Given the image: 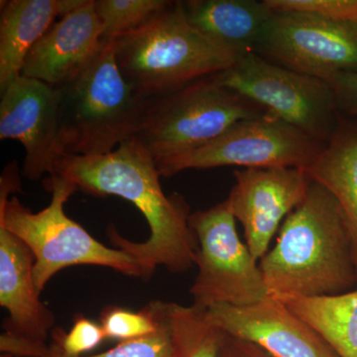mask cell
<instances>
[{
	"mask_svg": "<svg viewBox=\"0 0 357 357\" xmlns=\"http://www.w3.org/2000/svg\"><path fill=\"white\" fill-rule=\"evenodd\" d=\"M53 175L67 178L91 196L121 197L141 211L150 229L144 243L124 238L114 225L107 227V234L110 243L137 261L145 280L158 266L173 273L194 266L198 241L190 225L189 206L183 197L164 192L156 161L137 137L105 155H63Z\"/></svg>",
	"mask_w": 357,
	"mask_h": 357,
	"instance_id": "cell-1",
	"label": "cell"
},
{
	"mask_svg": "<svg viewBox=\"0 0 357 357\" xmlns=\"http://www.w3.org/2000/svg\"><path fill=\"white\" fill-rule=\"evenodd\" d=\"M259 266L272 297H328L357 288L351 234L332 192L311 180Z\"/></svg>",
	"mask_w": 357,
	"mask_h": 357,
	"instance_id": "cell-2",
	"label": "cell"
},
{
	"mask_svg": "<svg viewBox=\"0 0 357 357\" xmlns=\"http://www.w3.org/2000/svg\"><path fill=\"white\" fill-rule=\"evenodd\" d=\"M54 88L63 155L110 153L137 135L148 98L124 79L115 58L114 39L102 38L96 55Z\"/></svg>",
	"mask_w": 357,
	"mask_h": 357,
	"instance_id": "cell-3",
	"label": "cell"
},
{
	"mask_svg": "<svg viewBox=\"0 0 357 357\" xmlns=\"http://www.w3.org/2000/svg\"><path fill=\"white\" fill-rule=\"evenodd\" d=\"M114 51L124 79L146 98L222 73L243 56L191 25L181 1L142 27L116 37Z\"/></svg>",
	"mask_w": 357,
	"mask_h": 357,
	"instance_id": "cell-4",
	"label": "cell"
},
{
	"mask_svg": "<svg viewBox=\"0 0 357 357\" xmlns=\"http://www.w3.org/2000/svg\"><path fill=\"white\" fill-rule=\"evenodd\" d=\"M43 184L52 198L38 213L23 206L17 197H0V227L15 234L34 255L33 271L39 294L58 272L77 265L112 268L126 276L143 278L132 256L121 249L107 248L66 215L65 204L79 191L74 183L52 175Z\"/></svg>",
	"mask_w": 357,
	"mask_h": 357,
	"instance_id": "cell-5",
	"label": "cell"
},
{
	"mask_svg": "<svg viewBox=\"0 0 357 357\" xmlns=\"http://www.w3.org/2000/svg\"><path fill=\"white\" fill-rule=\"evenodd\" d=\"M268 112L215 77H206L148 98L136 137L158 162L208 144L237 122Z\"/></svg>",
	"mask_w": 357,
	"mask_h": 357,
	"instance_id": "cell-6",
	"label": "cell"
},
{
	"mask_svg": "<svg viewBox=\"0 0 357 357\" xmlns=\"http://www.w3.org/2000/svg\"><path fill=\"white\" fill-rule=\"evenodd\" d=\"M213 77L222 86L326 144L340 126L342 116L330 84L257 54H244L232 67Z\"/></svg>",
	"mask_w": 357,
	"mask_h": 357,
	"instance_id": "cell-7",
	"label": "cell"
},
{
	"mask_svg": "<svg viewBox=\"0 0 357 357\" xmlns=\"http://www.w3.org/2000/svg\"><path fill=\"white\" fill-rule=\"evenodd\" d=\"M227 201L191 213L198 241V275L190 289L195 306H246L269 297L259 261L237 234Z\"/></svg>",
	"mask_w": 357,
	"mask_h": 357,
	"instance_id": "cell-8",
	"label": "cell"
},
{
	"mask_svg": "<svg viewBox=\"0 0 357 357\" xmlns=\"http://www.w3.org/2000/svg\"><path fill=\"white\" fill-rule=\"evenodd\" d=\"M326 146L272 112L237 122L208 144L156 162L161 177L223 166L306 169Z\"/></svg>",
	"mask_w": 357,
	"mask_h": 357,
	"instance_id": "cell-9",
	"label": "cell"
},
{
	"mask_svg": "<svg viewBox=\"0 0 357 357\" xmlns=\"http://www.w3.org/2000/svg\"><path fill=\"white\" fill-rule=\"evenodd\" d=\"M255 54L328 82L338 73H357V24L300 11L273 10Z\"/></svg>",
	"mask_w": 357,
	"mask_h": 357,
	"instance_id": "cell-10",
	"label": "cell"
},
{
	"mask_svg": "<svg viewBox=\"0 0 357 357\" xmlns=\"http://www.w3.org/2000/svg\"><path fill=\"white\" fill-rule=\"evenodd\" d=\"M234 178L225 201L243 225L251 255L260 261L282 220L306 197L311 178L304 169L292 167L243 169L236 171Z\"/></svg>",
	"mask_w": 357,
	"mask_h": 357,
	"instance_id": "cell-11",
	"label": "cell"
},
{
	"mask_svg": "<svg viewBox=\"0 0 357 357\" xmlns=\"http://www.w3.org/2000/svg\"><path fill=\"white\" fill-rule=\"evenodd\" d=\"M0 91V139L17 140L24 147L22 175L31 181L53 175L63 156L56 89L20 76Z\"/></svg>",
	"mask_w": 357,
	"mask_h": 357,
	"instance_id": "cell-12",
	"label": "cell"
},
{
	"mask_svg": "<svg viewBox=\"0 0 357 357\" xmlns=\"http://www.w3.org/2000/svg\"><path fill=\"white\" fill-rule=\"evenodd\" d=\"M222 332L261 347L274 357H338L312 326L276 298L246 305H215L206 309Z\"/></svg>",
	"mask_w": 357,
	"mask_h": 357,
	"instance_id": "cell-13",
	"label": "cell"
},
{
	"mask_svg": "<svg viewBox=\"0 0 357 357\" xmlns=\"http://www.w3.org/2000/svg\"><path fill=\"white\" fill-rule=\"evenodd\" d=\"M102 21L95 0H84L59 18L33 46L21 76L57 86L69 79L96 55L102 42Z\"/></svg>",
	"mask_w": 357,
	"mask_h": 357,
	"instance_id": "cell-14",
	"label": "cell"
},
{
	"mask_svg": "<svg viewBox=\"0 0 357 357\" xmlns=\"http://www.w3.org/2000/svg\"><path fill=\"white\" fill-rule=\"evenodd\" d=\"M34 255L15 234L0 227V306L8 312L6 333L46 344L55 316L40 300L34 281Z\"/></svg>",
	"mask_w": 357,
	"mask_h": 357,
	"instance_id": "cell-15",
	"label": "cell"
},
{
	"mask_svg": "<svg viewBox=\"0 0 357 357\" xmlns=\"http://www.w3.org/2000/svg\"><path fill=\"white\" fill-rule=\"evenodd\" d=\"M181 3L191 25L239 55L256 53L273 16L264 0H187Z\"/></svg>",
	"mask_w": 357,
	"mask_h": 357,
	"instance_id": "cell-16",
	"label": "cell"
},
{
	"mask_svg": "<svg viewBox=\"0 0 357 357\" xmlns=\"http://www.w3.org/2000/svg\"><path fill=\"white\" fill-rule=\"evenodd\" d=\"M84 0H10L0 10V89L21 76L25 59L54 23Z\"/></svg>",
	"mask_w": 357,
	"mask_h": 357,
	"instance_id": "cell-17",
	"label": "cell"
},
{
	"mask_svg": "<svg viewBox=\"0 0 357 357\" xmlns=\"http://www.w3.org/2000/svg\"><path fill=\"white\" fill-rule=\"evenodd\" d=\"M305 171L312 181L332 192L342 206L357 271V119L342 116L333 137Z\"/></svg>",
	"mask_w": 357,
	"mask_h": 357,
	"instance_id": "cell-18",
	"label": "cell"
},
{
	"mask_svg": "<svg viewBox=\"0 0 357 357\" xmlns=\"http://www.w3.org/2000/svg\"><path fill=\"white\" fill-rule=\"evenodd\" d=\"M274 298L312 326L338 357H357V288L328 297Z\"/></svg>",
	"mask_w": 357,
	"mask_h": 357,
	"instance_id": "cell-19",
	"label": "cell"
},
{
	"mask_svg": "<svg viewBox=\"0 0 357 357\" xmlns=\"http://www.w3.org/2000/svg\"><path fill=\"white\" fill-rule=\"evenodd\" d=\"M175 357H218L220 330L213 325L206 309L173 303Z\"/></svg>",
	"mask_w": 357,
	"mask_h": 357,
	"instance_id": "cell-20",
	"label": "cell"
},
{
	"mask_svg": "<svg viewBox=\"0 0 357 357\" xmlns=\"http://www.w3.org/2000/svg\"><path fill=\"white\" fill-rule=\"evenodd\" d=\"M173 303L158 300V328L145 337L119 342L109 351L81 357H175ZM41 357H67L51 345Z\"/></svg>",
	"mask_w": 357,
	"mask_h": 357,
	"instance_id": "cell-21",
	"label": "cell"
},
{
	"mask_svg": "<svg viewBox=\"0 0 357 357\" xmlns=\"http://www.w3.org/2000/svg\"><path fill=\"white\" fill-rule=\"evenodd\" d=\"M174 1L167 0H95L102 21V38L115 39L142 27L164 13Z\"/></svg>",
	"mask_w": 357,
	"mask_h": 357,
	"instance_id": "cell-22",
	"label": "cell"
},
{
	"mask_svg": "<svg viewBox=\"0 0 357 357\" xmlns=\"http://www.w3.org/2000/svg\"><path fill=\"white\" fill-rule=\"evenodd\" d=\"M100 324L107 340L121 342L145 337L158 328V300L152 301L139 312L119 306L105 307Z\"/></svg>",
	"mask_w": 357,
	"mask_h": 357,
	"instance_id": "cell-23",
	"label": "cell"
},
{
	"mask_svg": "<svg viewBox=\"0 0 357 357\" xmlns=\"http://www.w3.org/2000/svg\"><path fill=\"white\" fill-rule=\"evenodd\" d=\"M51 347L67 357H81L98 349L107 340L100 323L77 314L69 332L55 328L51 333Z\"/></svg>",
	"mask_w": 357,
	"mask_h": 357,
	"instance_id": "cell-24",
	"label": "cell"
},
{
	"mask_svg": "<svg viewBox=\"0 0 357 357\" xmlns=\"http://www.w3.org/2000/svg\"><path fill=\"white\" fill-rule=\"evenodd\" d=\"M272 10L314 14L326 20L357 24V0H264Z\"/></svg>",
	"mask_w": 357,
	"mask_h": 357,
	"instance_id": "cell-25",
	"label": "cell"
},
{
	"mask_svg": "<svg viewBox=\"0 0 357 357\" xmlns=\"http://www.w3.org/2000/svg\"><path fill=\"white\" fill-rule=\"evenodd\" d=\"M326 83L335 91L340 114L357 119V73H338Z\"/></svg>",
	"mask_w": 357,
	"mask_h": 357,
	"instance_id": "cell-26",
	"label": "cell"
},
{
	"mask_svg": "<svg viewBox=\"0 0 357 357\" xmlns=\"http://www.w3.org/2000/svg\"><path fill=\"white\" fill-rule=\"evenodd\" d=\"M218 357H274L261 347L220 331Z\"/></svg>",
	"mask_w": 357,
	"mask_h": 357,
	"instance_id": "cell-27",
	"label": "cell"
},
{
	"mask_svg": "<svg viewBox=\"0 0 357 357\" xmlns=\"http://www.w3.org/2000/svg\"><path fill=\"white\" fill-rule=\"evenodd\" d=\"M0 357H14L13 356H10V354H1V356Z\"/></svg>",
	"mask_w": 357,
	"mask_h": 357,
	"instance_id": "cell-28",
	"label": "cell"
}]
</instances>
